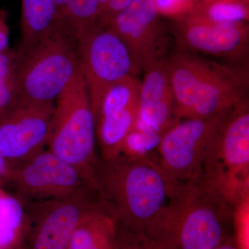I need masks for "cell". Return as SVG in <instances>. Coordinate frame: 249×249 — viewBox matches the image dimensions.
Listing matches in <instances>:
<instances>
[{
    "label": "cell",
    "instance_id": "31",
    "mask_svg": "<svg viewBox=\"0 0 249 249\" xmlns=\"http://www.w3.org/2000/svg\"><path fill=\"white\" fill-rule=\"evenodd\" d=\"M210 1H211V0H201V2H208Z\"/></svg>",
    "mask_w": 249,
    "mask_h": 249
},
{
    "label": "cell",
    "instance_id": "5",
    "mask_svg": "<svg viewBox=\"0 0 249 249\" xmlns=\"http://www.w3.org/2000/svg\"><path fill=\"white\" fill-rule=\"evenodd\" d=\"M232 208L249 196L248 97L232 108L210 145L201 175Z\"/></svg>",
    "mask_w": 249,
    "mask_h": 249
},
{
    "label": "cell",
    "instance_id": "21",
    "mask_svg": "<svg viewBox=\"0 0 249 249\" xmlns=\"http://www.w3.org/2000/svg\"><path fill=\"white\" fill-rule=\"evenodd\" d=\"M233 237L239 249H249V196L233 207Z\"/></svg>",
    "mask_w": 249,
    "mask_h": 249
},
{
    "label": "cell",
    "instance_id": "27",
    "mask_svg": "<svg viewBox=\"0 0 249 249\" xmlns=\"http://www.w3.org/2000/svg\"><path fill=\"white\" fill-rule=\"evenodd\" d=\"M53 1L60 22L61 23L62 27H64V19H65L67 7H68L69 4H70V0H53Z\"/></svg>",
    "mask_w": 249,
    "mask_h": 249
},
{
    "label": "cell",
    "instance_id": "12",
    "mask_svg": "<svg viewBox=\"0 0 249 249\" xmlns=\"http://www.w3.org/2000/svg\"><path fill=\"white\" fill-rule=\"evenodd\" d=\"M140 83L137 76H129L103 98L93 116L100 160H111L122 152L124 141L137 122Z\"/></svg>",
    "mask_w": 249,
    "mask_h": 249
},
{
    "label": "cell",
    "instance_id": "6",
    "mask_svg": "<svg viewBox=\"0 0 249 249\" xmlns=\"http://www.w3.org/2000/svg\"><path fill=\"white\" fill-rule=\"evenodd\" d=\"M18 56L19 102L53 103L80 70L76 36L68 30L58 31Z\"/></svg>",
    "mask_w": 249,
    "mask_h": 249
},
{
    "label": "cell",
    "instance_id": "25",
    "mask_svg": "<svg viewBox=\"0 0 249 249\" xmlns=\"http://www.w3.org/2000/svg\"><path fill=\"white\" fill-rule=\"evenodd\" d=\"M134 0H109L106 9L98 18V24L107 26L120 13L127 9Z\"/></svg>",
    "mask_w": 249,
    "mask_h": 249
},
{
    "label": "cell",
    "instance_id": "2",
    "mask_svg": "<svg viewBox=\"0 0 249 249\" xmlns=\"http://www.w3.org/2000/svg\"><path fill=\"white\" fill-rule=\"evenodd\" d=\"M145 233L162 249H214L233 236V208L202 178L175 186Z\"/></svg>",
    "mask_w": 249,
    "mask_h": 249
},
{
    "label": "cell",
    "instance_id": "22",
    "mask_svg": "<svg viewBox=\"0 0 249 249\" xmlns=\"http://www.w3.org/2000/svg\"><path fill=\"white\" fill-rule=\"evenodd\" d=\"M160 16L176 19L194 12L201 0H151Z\"/></svg>",
    "mask_w": 249,
    "mask_h": 249
},
{
    "label": "cell",
    "instance_id": "26",
    "mask_svg": "<svg viewBox=\"0 0 249 249\" xmlns=\"http://www.w3.org/2000/svg\"><path fill=\"white\" fill-rule=\"evenodd\" d=\"M9 29L6 24V15L0 12V53L9 49Z\"/></svg>",
    "mask_w": 249,
    "mask_h": 249
},
{
    "label": "cell",
    "instance_id": "9",
    "mask_svg": "<svg viewBox=\"0 0 249 249\" xmlns=\"http://www.w3.org/2000/svg\"><path fill=\"white\" fill-rule=\"evenodd\" d=\"M10 176L24 199L42 201L96 193L78 170L47 150L16 165Z\"/></svg>",
    "mask_w": 249,
    "mask_h": 249
},
{
    "label": "cell",
    "instance_id": "15",
    "mask_svg": "<svg viewBox=\"0 0 249 249\" xmlns=\"http://www.w3.org/2000/svg\"><path fill=\"white\" fill-rule=\"evenodd\" d=\"M167 58L154 62L143 71L134 127L160 137L180 121L175 115Z\"/></svg>",
    "mask_w": 249,
    "mask_h": 249
},
{
    "label": "cell",
    "instance_id": "29",
    "mask_svg": "<svg viewBox=\"0 0 249 249\" xmlns=\"http://www.w3.org/2000/svg\"><path fill=\"white\" fill-rule=\"evenodd\" d=\"M8 163L9 162L5 160L4 157L0 153V177L5 176L8 174L11 175V170H9Z\"/></svg>",
    "mask_w": 249,
    "mask_h": 249
},
{
    "label": "cell",
    "instance_id": "23",
    "mask_svg": "<svg viewBox=\"0 0 249 249\" xmlns=\"http://www.w3.org/2000/svg\"><path fill=\"white\" fill-rule=\"evenodd\" d=\"M116 249H162L157 242L142 232L132 231L117 226Z\"/></svg>",
    "mask_w": 249,
    "mask_h": 249
},
{
    "label": "cell",
    "instance_id": "18",
    "mask_svg": "<svg viewBox=\"0 0 249 249\" xmlns=\"http://www.w3.org/2000/svg\"><path fill=\"white\" fill-rule=\"evenodd\" d=\"M192 16L215 24L246 23L249 19V0H211L199 3Z\"/></svg>",
    "mask_w": 249,
    "mask_h": 249
},
{
    "label": "cell",
    "instance_id": "17",
    "mask_svg": "<svg viewBox=\"0 0 249 249\" xmlns=\"http://www.w3.org/2000/svg\"><path fill=\"white\" fill-rule=\"evenodd\" d=\"M117 224L100 202L84 214L67 249H116Z\"/></svg>",
    "mask_w": 249,
    "mask_h": 249
},
{
    "label": "cell",
    "instance_id": "20",
    "mask_svg": "<svg viewBox=\"0 0 249 249\" xmlns=\"http://www.w3.org/2000/svg\"><path fill=\"white\" fill-rule=\"evenodd\" d=\"M99 12V0H70L64 27L78 35L98 24Z\"/></svg>",
    "mask_w": 249,
    "mask_h": 249
},
{
    "label": "cell",
    "instance_id": "10",
    "mask_svg": "<svg viewBox=\"0 0 249 249\" xmlns=\"http://www.w3.org/2000/svg\"><path fill=\"white\" fill-rule=\"evenodd\" d=\"M160 16L151 0H134L107 26L128 49L135 75L168 57L169 37Z\"/></svg>",
    "mask_w": 249,
    "mask_h": 249
},
{
    "label": "cell",
    "instance_id": "1",
    "mask_svg": "<svg viewBox=\"0 0 249 249\" xmlns=\"http://www.w3.org/2000/svg\"><path fill=\"white\" fill-rule=\"evenodd\" d=\"M96 186L100 202L118 227L144 233L171 191L155 151L100 160Z\"/></svg>",
    "mask_w": 249,
    "mask_h": 249
},
{
    "label": "cell",
    "instance_id": "3",
    "mask_svg": "<svg viewBox=\"0 0 249 249\" xmlns=\"http://www.w3.org/2000/svg\"><path fill=\"white\" fill-rule=\"evenodd\" d=\"M167 68L178 120L207 119L247 97L249 75L239 69L178 49Z\"/></svg>",
    "mask_w": 249,
    "mask_h": 249
},
{
    "label": "cell",
    "instance_id": "4",
    "mask_svg": "<svg viewBox=\"0 0 249 249\" xmlns=\"http://www.w3.org/2000/svg\"><path fill=\"white\" fill-rule=\"evenodd\" d=\"M96 129L81 70L57 98L47 150L74 167L96 193Z\"/></svg>",
    "mask_w": 249,
    "mask_h": 249
},
{
    "label": "cell",
    "instance_id": "14",
    "mask_svg": "<svg viewBox=\"0 0 249 249\" xmlns=\"http://www.w3.org/2000/svg\"><path fill=\"white\" fill-rule=\"evenodd\" d=\"M178 20L174 34L179 50L235 60L248 55V22L215 24L192 15Z\"/></svg>",
    "mask_w": 249,
    "mask_h": 249
},
{
    "label": "cell",
    "instance_id": "11",
    "mask_svg": "<svg viewBox=\"0 0 249 249\" xmlns=\"http://www.w3.org/2000/svg\"><path fill=\"white\" fill-rule=\"evenodd\" d=\"M53 103L18 101L0 115V153L16 165L44 150L48 142Z\"/></svg>",
    "mask_w": 249,
    "mask_h": 249
},
{
    "label": "cell",
    "instance_id": "13",
    "mask_svg": "<svg viewBox=\"0 0 249 249\" xmlns=\"http://www.w3.org/2000/svg\"><path fill=\"white\" fill-rule=\"evenodd\" d=\"M98 204L96 193L34 203L31 209L34 227L31 249H67L82 217Z\"/></svg>",
    "mask_w": 249,
    "mask_h": 249
},
{
    "label": "cell",
    "instance_id": "28",
    "mask_svg": "<svg viewBox=\"0 0 249 249\" xmlns=\"http://www.w3.org/2000/svg\"><path fill=\"white\" fill-rule=\"evenodd\" d=\"M214 249H239L236 245L235 239H234L233 236L231 237L228 240L224 241L222 242L221 245L218 246Z\"/></svg>",
    "mask_w": 249,
    "mask_h": 249
},
{
    "label": "cell",
    "instance_id": "30",
    "mask_svg": "<svg viewBox=\"0 0 249 249\" xmlns=\"http://www.w3.org/2000/svg\"><path fill=\"white\" fill-rule=\"evenodd\" d=\"M109 0H99V4H100V12L99 16L101 15V13L103 12V10L106 9V6H107L108 2H109ZM99 18V17H98Z\"/></svg>",
    "mask_w": 249,
    "mask_h": 249
},
{
    "label": "cell",
    "instance_id": "7",
    "mask_svg": "<svg viewBox=\"0 0 249 249\" xmlns=\"http://www.w3.org/2000/svg\"><path fill=\"white\" fill-rule=\"evenodd\" d=\"M231 109L207 119H182L161 136L155 153L171 191L200 178L210 145Z\"/></svg>",
    "mask_w": 249,
    "mask_h": 249
},
{
    "label": "cell",
    "instance_id": "8",
    "mask_svg": "<svg viewBox=\"0 0 249 249\" xmlns=\"http://www.w3.org/2000/svg\"><path fill=\"white\" fill-rule=\"evenodd\" d=\"M76 37L80 70L94 116L113 86L136 76L133 61L124 42L107 26L98 23Z\"/></svg>",
    "mask_w": 249,
    "mask_h": 249
},
{
    "label": "cell",
    "instance_id": "24",
    "mask_svg": "<svg viewBox=\"0 0 249 249\" xmlns=\"http://www.w3.org/2000/svg\"><path fill=\"white\" fill-rule=\"evenodd\" d=\"M22 218V209L17 201L9 196H0V227L17 231Z\"/></svg>",
    "mask_w": 249,
    "mask_h": 249
},
{
    "label": "cell",
    "instance_id": "19",
    "mask_svg": "<svg viewBox=\"0 0 249 249\" xmlns=\"http://www.w3.org/2000/svg\"><path fill=\"white\" fill-rule=\"evenodd\" d=\"M18 65L17 50L0 53V115L18 102Z\"/></svg>",
    "mask_w": 249,
    "mask_h": 249
},
{
    "label": "cell",
    "instance_id": "16",
    "mask_svg": "<svg viewBox=\"0 0 249 249\" xmlns=\"http://www.w3.org/2000/svg\"><path fill=\"white\" fill-rule=\"evenodd\" d=\"M21 40L18 55H24L59 31L67 30L59 19L53 0H22Z\"/></svg>",
    "mask_w": 249,
    "mask_h": 249
}]
</instances>
